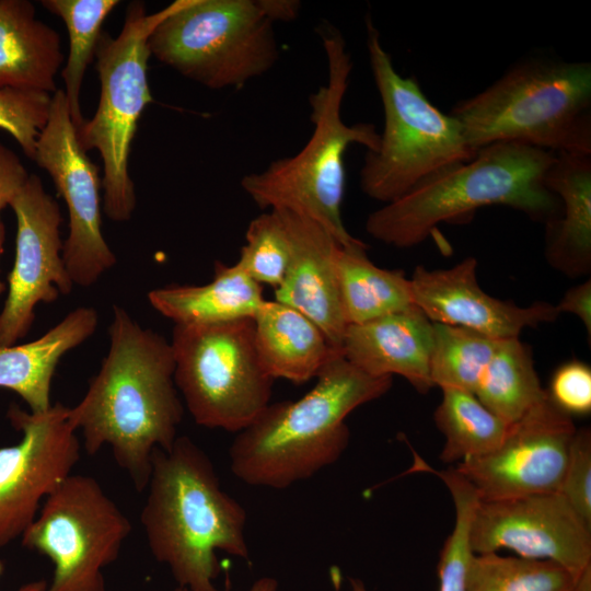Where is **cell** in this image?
<instances>
[{"instance_id": "6da1fadb", "label": "cell", "mask_w": 591, "mask_h": 591, "mask_svg": "<svg viewBox=\"0 0 591 591\" xmlns=\"http://www.w3.org/2000/svg\"><path fill=\"white\" fill-rule=\"evenodd\" d=\"M109 348L69 421L95 455L104 445L137 491L147 488L155 449L170 450L184 407L174 382L171 343L113 306Z\"/></svg>"}, {"instance_id": "7a4b0ae2", "label": "cell", "mask_w": 591, "mask_h": 591, "mask_svg": "<svg viewBox=\"0 0 591 591\" xmlns=\"http://www.w3.org/2000/svg\"><path fill=\"white\" fill-rule=\"evenodd\" d=\"M146 489L140 522L155 560L188 591H229L215 582L217 552L248 559L246 512L222 490L209 456L177 437L170 450H154Z\"/></svg>"}, {"instance_id": "3957f363", "label": "cell", "mask_w": 591, "mask_h": 591, "mask_svg": "<svg viewBox=\"0 0 591 591\" xmlns=\"http://www.w3.org/2000/svg\"><path fill=\"white\" fill-rule=\"evenodd\" d=\"M391 376H371L336 351L301 398L269 403L230 447L232 473L242 482L283 489L335 463L350 439L346 417L383 396Z\"/></svg>"}, {"instance_id": "277c9868", "label": "cell", "mask_w": 591, "mask_h": 591, "mask_svg": "<svg viewBox=\"0 0 591 591\" xmlns=\"http://www.w3.org/2000/svg\"><path fill=\"white\" fill-rule=\"evenodd\" d=\"M555 153L517 142L480 148L398 199L371 212L366 230L373 239L396 247L422 243L442 222L464 221L478 209L506 206L544 223L560 210L545 176Z\"/></svg>"}, {"instance_id": "5b68a950", "label": "cell", "mask_w": 591, "mask_h": 591, "mask_svg": "<svg viewBox=\"0 0 591 591\" xmlns=\"http://www.w3.org/2000/svg\"><path fill=\"white\" fill-rule=\"evenodd\" d=\"M317 32L326 56L327 81L309 100L312 135L298 153L245 175L241 186L260 209L301 212L318 222L341 247L367 250L343 221L344 155L352 143L374 151L380 132L373 124L344 121L341 106L352 69L351 56L337 28L324 23Z\"/></svg>"}, {"instance_id": "8992f818", "label": "cell", "mask_w": 591, "mask_h": 591, "mask_svg": "<svg viewBox=\"0 0 591 591\" xmlns=\"http://www.w3.org/2000/svg\"><path fill=\"white\" fill-rule=\"evenodd\" d=\"M476 152L499 142L591 154V63L529 57L449 113Z\"/></svg>"}, {"instance_id": "52a82bcc", "label": "cell", "mask_w": 591, "mask_h": 591, "mask_svg": "<svg viewBox=\"0 0 591 591\" xmlns=\"http://www.w3.org/2000/svg\"><path fill=\"white\" fill-rule=\"evenodd\" d=\"M294 0H182L148 38L160 62L206 88H242L279 58L274 23L293 21Z\"/></svg>"}, {"instance_id": "ba28073f", "label": "cell", "mask_w": 591, "mask_h": 591, "mask_svg": "<svg viewBox=\"0 0 591 591\" xmlns=\"http://www.w3.org/2000/svg\"><path fill=\"white\" fill-rule=\"evenodd\" d=\"M366 31L384 126L378 148L366 153L360 187L369 198L387 204L476 152L459 121L427 99L417 79L397 72L370 16Z\"/></svg>"}, {"instance_id": "9c48e42d", "label": "cell", "mask_w": 591, "mask_h": 591, "mask_svg": "<svg viewBox=\"0 0 591 591\" xmlns=\"http://www.w3.org/2000/svg\"><path fill=\"white\" fill-rule=\"evenodd\" d=\"M181 1L154 13H148L142 2L130 3L119 35L102 32L97 44L100 100L91 119L77 129V137L85 152L94 149L100 153L103 210L113 221L129 220L136 208L128 163L138 120L153 101L148 82V38Z\"/></svg>"}, {"instance_id": "30bf717a", "label": "cell", "mask_w": 591, "mask_h": 591, "mask_svg": "<svg viewBox=\"0 0 591 591\" xmlns=\"http://www.w3.org/2000/svg\"><path fill=\"white\" fill-rule=\"evenodd\" d=\"M174 382L195 422L240 432L269 405L274 379L255 345L253 318L175 324Z\"/></svg>"}, {"instance_id": "8fae6325", "label": "cell", "mask_w": 591, "mask_h": 591, "mask_svg": "<svg viewBox=\"0 0 591 591\" xmlns=\"http://www.w3.org/2000/svg\"><path fill=\"white\" fill-rule=\"evenodd\" d=\"M130 532L129 519L94 477L71 474L44 500L21 542L54 565L45 591H105L103 570Z\"/></svg>"}, {"instance_id": "7c38bea8", "label": "cell", "mask_w": 591, "mask_h": 591, "mask_svg": "<svg viewBox=\"0 0 591 591\" xmlns=\"http://www.w3.org/2000/svg\"><path fill=\"white\" fill-rule=\"evenodd\" d=\"M34 161L49 174L68 208L69 234L62 247L66 269L73 285L90 287L115 265L116 256L102 233V179L79 143L62 89L53 94Z\"/></svg>"}, {"instance_id": "4fadbf2b", "label": "cell", "mask_w": 591, "mask_h": 591, "mask_svg": "<svg viewBox=\"0 0 591 591\" xmlns=\"http://www.w3.org/2000/svg\"><path fill=\"white\" fill-rule=\"evenodd\" d=\"M7 417L22 439L0 447V547L21 538L44 500L71 475L81 449L61 403L37 413L11 404Z\"/></svg>"}, {"instance_id": "5bb4252c", "label": "cell", "mask_w": 591, "mask_h": 591, "mask_svg": "<svg viewBox=\"0 0 591 591\" xmlns=\"http://www.w3.org/2000/svg\"><path fill=\"white\" fill-rule=\"evenodd\" d=\"M577 428L548 394L510 424L491 452L454 467L480 501L559 493Z\"/></svg>"}, {"instance_id": "9a60e30c", "label": "cell", "mask_w": 591, "mask_h": 591, "mask_svg": "<svg viewBox=\"0 0 591 591\" xmlns=\"http://www.w3.org/2000/svg\"><path fill=\"white\" fill-rule=\"evenodd\" d=\"M10 207L16 218L15 258L0 311V346H12L30 332L39 302L71 292L62 259L61 212L40 178L31 174Z\"/></svg>"}, {"instance_id": "2e32d148", "label": "cell", "mask_w": 591, "mask_h": 591, "mask_svg": "<svg viewBox=\"0 0 591 591\" xmlns=\"http://www.w3.org/2000/svg\"><path fill=\"white\" fill-rule=\"evenodd\" d=\"M468 538L473 554L509 549L554 561L576 577L591 565V528L559 493L479 500Z\"/></svg>"}, {"instance_id": "e0dca14e", "label": "cell", "mask_w": 591, "mask_h": 591, "mask_svg": "<svg viewBox=\"0 0 591 591\" xmlns=\"http://www.w3.org/2000/svg\"><path fill=\"white\" fill-rule=\"evenodd\" d=\"M477 260L466 257L450 268L418 266L409 278L414 304L433 323L461 326L497 339L519 337L526 327L552 323L555 304L528 306L497 299L477 281Z\"/></svg>"}, {"instance_id": "ac0fdd59", "label": "cell", "mask_w": 591, "mask_h": 591, "mask_svg": "<svg viewBox=\"0 0 591 591\" xmlns=\"http://www.w3.org/2000/svg\"><path fill=\"white\" fill-rule=\"evenodd\" d=\"M278 211L290 241V262L275 301L308 316L339 350L347 328L337 280L336 259L341 245L312 218L289 209Z\"/></svg>"}, {"instance_id": "d6986e66", "label": "cell", "mask_w": 591, "mask_h": 591, "mask_svg": "<svg viewBox=\"0 0 591 591\" xmlns=\"http://www.w3.org/2000/svg\"><path fill=\"white\" fill-rule=\"evenodd\" d=\"M433 322L416 305L362 324L348 325L340 351L362 372L399 375L419 393L433 387L430 361Z\"/></svg>"}, {"instance_id": "ffe728a7", "label": "cell", "mask_w": 591, "mask_h": 591, "mask_svg": "<svg viewBox=\"0 0 591 591\" xmlns=\"http://www.w3.org/2000/svg\"><path fill=\"white\" fill-rule=\"evenodd\" d=\"M560 202L559 213L545 223V257L569 278L591 271V154L555 153L545 176Z\"/></svg>"}, {"instance_id": "44dd1931", "label": "cell", "mask_w": 591, "mask_h": 591, "mask_svg": "<svg viewBox=\"0 0 591 591\" xmlns=\"http://www.w3.org/2000/svg\"><path fill=\"white\" fill-rule=\"evenodd\" d=\"M63 62L59 33L26 0H0V89L54 94Z\"/></svg>"}, {"instance_id": "7402d4cb", "label": "cell", "mask_w": 591, "mask_h": 591, "mask_svg": "<svg viewBox=\"0 0 591 591\" xmlns=\"http://www.w3.org/2000/svg\"><path fill=\"white\" fill-rule=\"evenodd\" d=\"M96 326V311L80 306L33 341L0 346V387L16 393L31 412L48 409L51 381L60 359L85 341Z\"/></svg>"}, {"instance_id": "603a6c76", "label": "cell", "mask_w": 591, "mask_h": 591, "mask_svg": "<svg viewBox=\"0 0 591 591\" xmlns=\"http://www.w3.org/2000/svg\"><path fill=\"white\" fill-rule=\"evenodd\" d=\"M253 320L259 361L274 380L308 382L339 351L308 316L278 301L265 300Z\"/></svg>"}, {"instance_id": "cb8c5ba5", "label": "cell", "mask_w": 591, "mask_h": 591, "mask_svg": "<svg viewBox=\"0 0 591 591\" xmlns=\"http://www.w3.org/2000/svg\"><path fill=\"white\" fill-rule=\"evenodd\" d=\"M153 309L175 324H216L254 318L265 301L263 286L236 264L215 263L210 282L167 285L148 293Z\"/></svg>"}, {"instance_id": "d4e9b609", "label": "cell", "mask_w": 591, "mask_h": 591, "mask_svg": "<svg viewBox=\"0 0 591 591\" xmlns=\"http://www.w3.org/2000/svg\"><path fill=\"white\" fill-rule=\"evenodd\" d=\"M336 269L347 325L367 323L415 306L410 280L404 271L378 267L368 258L367 250L340 247Z\"/></svg>"}, {"instance_id": "484cf974", "label": "cell", "mask_w": 591, "mask_h": 591, "mask_svg": "<svg viewBox=\"0 0 591 591\" xmlns=\"http://www.w3.org/2000/svg\"><path fill=\"white\" fill-rule=\"evenodd\" d=\"M508 425L547 395L541 385L530 347L519 337L501 339L474 393Z\"/></svg>"}, {"instance_id": "4316f807", "label": "cell", "mask_w": 591, "mask_h": 591, "mask_svg": "<svg viewBox=\"0 0 591 591\" xmlns=\"http://www.w3.org/2000/svg\"><path fill=\"white\" fill-rule=\"evenodd\" d=\"M434 412L444 436L440 459L445 463L484 455L502 441L509 425L489 410L474 393L445 387Z\"/></svg>"}, {"instance_id": "83f0119b", "label": "cell", "mask_w": 591, "mask_h": 591, "mask_svg": "<svg viewBox=\"0 0 591 591\" xmlns=\"http://www.w3.org/2000/svg\"><path fill=\"white\" fill-rule=\"evenodd\" d=\"M118 0H43L42 5L58 15L69 34V54L61 71L71 119L78 129L84 121L80 93L90 62L95 57L102 25L119 4Z\"/></svg>"}, {"instance_id": "f1b7e54d", "label": "cell", "mask_w": 591, "mask_h": 591, "mask_svg": "<svg viewBox=\"0 0 591 591\" xmlns=\"http://www.w3.org/2000/svg\"><path fill=\"white\" fill-rule=\"evenodd\" d=\"M577 577L563 566L542 559L472 554L466 591H572Z\"/></svg>"}, {"instance_id": "f546056e", "label": "cell", "mask_w": 591, "mask_h": 591, "mask_svg": "<svg viewBox=\"0 0 591 591\" xmlns=\"http://www.w3.org/2000/svg\"><path fill=\"white\" fill-rule=\"evenodd\" d=\"M500 340L470 328L433 323V386L475 393Z\"/></svg>"}, {"instance_id": "4dcf8cb0", "label": "cell", "mask_w": 591, "mask_h": 591, "mask_svg": "<svg viewBox=\"0 0 591 591\" xmlns=\"http://www.w3.org/2000/svg\"><path fill=\"white\" fill-rule=\"evenodd\" d=\"M415 471L430 472L438 476L449 489L455 510V521L447 537L438 563L439 591H466L465 575L471 555L470 525L479 501L475 488L454 468L438 471L418 459ZM350 591H368L358 578L350 579Z\"/></svg>"}, {"instance_id": "1f68e13d", "label": "cell", "mask_w": 591, "mask_h": 591, "mask_svg": "<svg viewBox=\"0 0 591 591\" xmlns=\"http://www.w3.org/2000/svg\"><path fill=\"white\" fill-rule=\"evenodd\" d=\"M290 254L285 224L278 211L270 209L250 222L235 264L254 281L275 290L286 276Z\"/></svg>"}, {"instance_id": "d6a6232c", "label": "cell", "mask_w": 591, "mask_h": 591, "mask_svg": "<svg viewBox=\"0 0 591 591\" xmlns=\"http://www.w3.org/2000/svg\"><path fill=\"white\" fill-rule=\"evenodd\" d=\"M53 94L13 88L0 89V129L15 139L34 161L38 136L48 121Z\"/></svg>"}, {"instance_id": "836d02e7", "label": "cell", "mask_w": 591, "mask_h": 591, "mask_svg": "<svg viewBox=\"0 0 591 591\" xmlns=\"http://www.w3.org/2000/svg\"><path fill=\"white\" fill-rule=\"evenodd\" d=\"M559 494L591 528V433L589 428L577 429L573 434Z\"/></svg>"}, {"instance_id": "e575fe53", "label": "cell", "mask_w": 591, "mask_h": 591, "mask_svg": "<svg viewBox=\"0 0 591 591\" xmlns=\"http://www.w3.org/2000/svg\"><path fill=\"white\" fill-rule=\"evenodd\" d=\"M551 401L564 413L584 415L591 410V369L579 360L568 361L554 372Z\"/></svg>"}, {"instance_id": "d590c367", "label": "cell", "mask_w": 591, "mask_h": 591, "mask_svg": "<svg viewBox=\"0 0 591 591\" xmlns=\"http://www.w3.org/2000/svg\"><path fill=\"white\" fill-rule=\"evenodd\" d=\"M30 177L20 158L0 142V215Z\"/></svg>"}, {"instance_id": "8d00e7d4", "label": "cell", "mask_w": 591, "mask_h": 591, "mask_svg": "<svg viewBox=\"0 0 591 591\" xmlns=\"http://www.w3.org/2000/svg\"><path fill=\"white\" fill-rule=\"evenodd\" d=\"M557 312L570 313L576 315L582 322L587 333L588 340L591 339V279L568 289L560 301L555 304Z\"/></svg>"}, {"instance_id": "74e56055", "label": "cell", "mask_w": 591, "mask_h": 591, "mask_svg": "<svg viewBox=\"0 0 591 591\" xmlns=\"http://www.w3.org/2000/svg\"><path fill=\"white\" fill-rule=\"evenodd\" d=\"M278 583L276 579L264 577L256 580L248 591H277ZM174 591H188L185 588L177 587Z\"/></svg>"}, {"instance_id": "f35d334b", "label": "cell", "mask_w": 591, "mask_h": 591, "mask_svg": "<svg viewBox=\"0 0 591 591\" xmlns=\"http://www.w3.org/2000/svg\"><path fill=\"white\" fill-rule=\"evenodd\" d=\"M572 591H591V565L577 577Z\"/></svg>"}, {"instance_id": "ab89813d", "label": "cell", "mask_w": 591, "mask_h": 591, "mask_svg": "<svg viewBox=\"0 0 591 591\" xmlns=\"http://www.w3.org/2000/svg\"><path fill=\"white\" fill-rule=\"evenodd\" d=\"M4 571V563L0 559V577ZM47 583L44 580L32 581L21 586L15 591H45Z\"/></svg>"}, {"instance_id": "60d3db41", "label": "cell", "mask_w": 591, "mask_h": 591, "mask_svg": "<svg viewBox=\"0 0 591 591\" xmlns=\"http://www.w3.org/2000/svg\"><path fill=\"white\" fill-rule=\"evenodd\" d=\"M4 237H5V230H4V225L1 221V218H0V256L2 254V251H3V243H4ZM5 290V286L3 283V281L0 279V296L4 292Z\"/></svg>"}]
</instances>
